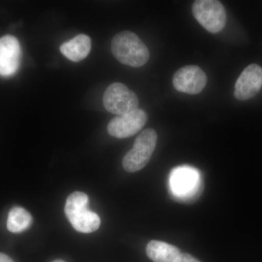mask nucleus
Wrapping results in <instances>:
<instances>
[{
  "label": "nucleus",
  "instance_id": "1",
  "mask_svg": "<svg viewBox=\"0 0 262 262\" xmlns=\"http://www.w3.org/2000/svg\"><path fill=\"white\" fill-rule=\"evenodd\" d=\"M111 51L117 61L129 67H142L149 59V51L145 44L130 31H123L113 37Z\"/></svg>",
  "mask_w": 262,
  "mask_h": 262
},
{
  "label": "nucleus",
  "instance_id": "2",
  "mask_svg": "<svg viewBox=\"0 0 262 262\" xmlns=\"http://www.w3.org/2000/svg\"><path fill=\"white\" fill-rule=\"evenodd\" d=\"M89 196L83 192L72 193L66 202L64 212L72 227L82 233H91L99 228L100 217L89 208Z\"/></svg>",
  "mask_w": 262,
  "mask_h": 262
},
{
  "label": "nucleus",
  "instance_id": "3",
  "mask_svg": "<svg viewBox=\"0 0 262 262\" xmlns=\"http://www.w3.org/2000/svg\"><path fill=\"white\" fill-rule=\"evenodd\" d=\"M158 135L152 128H147L136 138L134 146L124 157L122 166L127 172L139 171L149 163L156 147Z\"/></svg>",
  "mask_w": 262,
  "mask_h": 262
},
{
  "label": "nucleus",
  "instance_id": "4",
  "mask_svg": "<svg viewBox=\"0 0 262 262\" xmlns=\"http://www.w3.org/2000/svg\"><path fill=\"white\" fill-rule=\"evenodd\" d=\"M169 184L173 195L184 201L195 198L202 189L201 174L195 168L189 166L173 169Z\"/></svg>",
  "mask_w": 262,
  "mask_h": 262
},
{
  "label": "nucleus",
  "instance_id": "5",
  "mask_svg": "<svg viewBox=\"0 0 262 262\" xmlns=\"http://www.w3.org/2000/svg\"><path fill=\"white\" fill-rule=\"evenodd\" d=\"M192 13L198 23L212 34L221 32L227 23L225 7L217 0H196L192 5Z\"/></svg>",
  "mask_w": 262,
  "mask_h": 262
},
{
  "label": "nucleus",
  "instance_id": "6",
  "mask_svg": "<svg viewBox=\"0 0 262 262\" xmlns=\"http://www.w3.org/2000/svg\"><path fill=\"white\" fill-rule=\"evenodd\" d=\"M103 103L108 112L119 116L136 111L139 105L137 95L120 82L108 86L103 94Z\"/></svg>",
  "mask_w": 262,
  "mask_h": 262
},
{
  "label": "nucleus",
  "instance_id": "7",
  "mask_svg": "<svg viewBox=\"0 0 262 262\" xmlns=\"http://www.w3.org/2000/svg\"><path fill=\"white\" fill-rule=\"evenodd\" d=\"M147 120L145 112L138 108L132 113L113 118L108 124V134L117 139L130 137L144 127Z\"/></svg>",
  "mask_w": 262,
  "mask_h": 262
},
{
  "label": "nucleus",
  "instance_id": "8",
  "mask_svg": "<svg viewBox=\"0 0 262 262\" xmlns=\"http://www.w3.org/2000/svg\"><path fill=\"white\" fill-rule=\"evenodd\" d=\"M206 73L198 66H185L175 72L174 88L179 92L196 95L202 92L207 84Z\"/></svg>",
  "mask_w": 262,
  "mask_h": 262
},
{
  "label": "nucleus",
  "instance_id": "9",
  "mask_svg": "<svg viewBox=\"0 0 262 262\" xmlns=\"http://www.w3.org/2000/svg\"><path fill=\"white\" fill-rule=\"evenodd\" d=\"M21 48L16 37L5 35L0 38V76L14 75L20 67Z\"/></svg>",
  "mask_w": 262,
  "mask_h": 262
},
{
  "label": "nucleus",
  "instance_id": "10",
  "mask_svg": "<svg viewBox=\"0 0 262 262\" xmlns=\"http://www.w3.org/2000/svg\"><path fill=\"white\" fill-rule=\"evenodd\" d=\"M262 87V68L257 64L246 67L234 86V97L246 101L254 97Z\"/></svg>",
  "mask_w": 262,
  "mask_h": 262
},
{
  "label": "nucleus",
  "instance_id": "11",
  "mask_svg": "<svg viewBox=\"0 0 262 262\" xmlns=\"http://www.w3.org/2000/svg\"><path fill=\"white\" fill-rule=\"evenodd\" d=\"M62 54L73 62H79L89 56L91 50V39L85 34H79L60 48Z\"/></svg>",
  "mask_w": 262,
  "mask_h": 262
},
{
  "label": "nucleus",
  "instance_id": "12",
  "mask_svg": "<svg viewBox=\"0 0 262 262\" xmlns=\"http://www.w3.org/2000/svg\"><path fill=\"white\" fill-rule=\"evenodd\" d=\"M146 254L154 262H174L180 256L178 248L159 241H151L146 246Z\"/></svg>",
  "mask_w": 262,
  "mask_h": 262
},
{
  "label": "nucleus",
  "instance_id": "13",
  "mask_svg": "<svg viewBox=\"0 0 262 262\" xmlns=\"http://www.w3.org/2000/svg\"><path fill=\"white\" fill-rule=\"evenodd\" d=\"M32 217L29 211L21 207H14L8 214L7 227L12 233H20L29 228Z\"/></svg>",
  "mask_w": 262,
  "mask_h": 262
},
{
  "label": "nucleus",
  "instance_id": "14",
  "mask_svg": "<svg viewBox=\"0 0 262 262\" xmlns=\"http://www.w3.org/2000/svg\"><path fill=\"white\" fill-rule=\"evenodd\" d=\"M174 262H201L189 253H181Z\"/></svg>",
  "mask_w": 262,
  "mask_h": 262
},
{
  "label": "nucleus",
  "instance_id": "15",
  "mask_svg": "<svg viewBox=\"0 0 262 262\" xmlns=\"http://www.w3.org/2000/svg\"><path fill=\"white\" fill-rule=\"evenodd\" d=\"M0 262H14L11 258L5 253H0Z\"/></svg>",
  "mask_w": 262,
  "mask_h": 262
},
{
  "label": "nucleus",
  "instance_id": "16",
  "mask_svg": "<svg viewBox=\"0 0 262 262\" xmlns=\"http://www.w3.org/2000/svg\"><path fill=\"white\" fill-rule=\"evenodd\" d=\"M52 262H66V261H63V260H55V261H53Z\"/></svg>",
  "mask_w": 262,
  "mask_h": 262
}]
</instances>
